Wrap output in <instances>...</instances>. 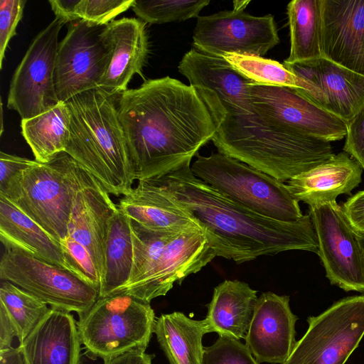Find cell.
I'll list each match as a JSON object with an SVG mask.
<instances>
[{"mask_svg":"<svg viewBox=\"0 0 364 364\" xmlns=\"http://www.w3.org/2000/svg\"><path fill=\"white\" fill-rule=\"evenodd\" d=\"M106 34L112 55L99 87L119 95L135 74L143 77L149 53L146 23L136 18L112 20L106 26Z\"/></svg>","mask_w":364,"mask_h":364,"instance_id":"obj_22","label":"cell"},{"mask_svg":"<svg viewBox=\"0 0 364 364\" xmlns=\"http://www.w3.org/2000/svg\"><path fill=\"white\" fill-rule=\"evenodd\" d=\"M117 205L134 225L145 230L175 234L192 227L200 228L155 178L139 181Z\"/></svg>","mask_w":364,"mask_h":364,"instance_id":"obj_21","label":"cell"},{"mask_svg":"<svg viewBox=\"0 0 364 364\" xmlns=\"http://www.w3.org/2000/svg\"><path fill=\"white\" fill-rule=\"evenodd\" d=\"M250 2V1H233V9L244 11Z\"/></svg>","mask_w":364,"mask_h":364,"instance_id":"obj_44","label":"cell"},{"mask_svg":"<svg viewBox=\"0 0 364 364\" xmlns=\"http://www.w3.org/2000/svg\"><path fill=\"white\" fill-rule=\"evenodd\" d=\"M36 163V160L0 152V191L3 190L10 179L20 171Z\"/></svg>","mask_w":364,"mask_h":364,"instance_id":"obj_38","label":"cell"},{"mask_svg":"<svg viewBox=\"0 0 364 364\" xmlns=\"http://www.w3.org/2000/svg\"><path fill=\"white\" fill-rule=\"evenodd\" d=\"M106 26L84 20L70 23L55 59L54 84L60 102L100 87L112 55Z\"/></svg>","mask_w":364,"mask_h":364,"instance_id":"obj_10","label":"cell"},{"mask_svg":"<svg viewBox=\"0 0 364 364\" xmlns=\"http://www.w3.org/2000/svg\"><path fill=\"white\" fill-rule=\"evenodd\" d=\"M356 235H357V237H358V242L360 243V247H361V250L363 252V258H364V234L356 232Z\"/></svg>","mask_w":364,"mask_h":364,"instance_id":"obj_45","label":"cell"},{"mask_svg":"<svg viewBox=\"0 0 364 364\" xmlns=\"http://www.w3.org/2000/svg\"><path fill=\"white\" fill-rule=\"evenodd\" d=\"M0 240L5 250H18L64 268L60 242L0 195Z\"/></svg>","mask_w":364,"mask_h":364,"instance_id":"obj_26","label":"cell"},{"mask_svg":"<svg viewBox=\"0 0 364 364\" xmlns=\"http://www.w3.org/2000/svg\"><path fill=\"white\" fill-rule=\"evenodd\" d=\"M26 1L0 0V68L9 42L16 34V27L21 20Z\"/></svg>","mask_w":364,"mask_h":364,"instance_id":"obj_36","label":"cell"},{"mask_svg":"<svg viewBox=\"0 0 364 364\" xmlns=\"http://www.w3.org/2000/svg\"><path fill=\"white\" fill-rule=\"evenodd\" d=\"M15 337H18L16 326L5 307L0 304V350L11 348Z\"/></svg>","mask_w":364,"mask_h":364,"instance_id":"obj_40","label":"cell"},{"mask_svg":"<svg viewBox=\"0 0 364 364\" xmlns=\"http://www.w3.org/2000/svg\"><path fill=\"white\" fill-rule=\"evenodd\" d=\"M78 0H50L48 2L55 15L64 23L78 21L76 16V6Z\"/></svg>","mask_w":364,"mask_h":364,"instance_id":"obj_42","label":"cell"},{"mask_svg":"<svg viewBox=\"0 0 364 364\" xmlns=\"http://www.w3.org/2000/svg\"><path fill=\"white\" fill-rule=\"evenodd\" d=\"M343 151L354 159L364 169V105L347 123Z\"/></svg>","mask_w":364,"mask_h":364,"instance_id":"obj_37","label":"cell"},{"mask_svg":"<svg viewBox=\"0 0 364 364\" xmlns=\"http://www.w3.org/2000/svg\"><path fill=\"white\" fill-rule=\"evenodd\" d=\"M279 42L272 14L255 16L235 9L199 16L193 35V48L214 56L237 53L262 57Z\"/></svg>","mask_w":364,"mask_h":364,"instance_id":"obj_12","label":"cell"},{"mask_svg":"<svg viewBox=\"0 0 364 364\" xmlns=\"http://www.w3.org/2000/svg\"><path fill=\"white\" fill-rule=\"evenodd\" d=\"M154 333L169 364H202V339L208 333L205 320L174 311L156 318Z\"/></svg>","mask_w":364,"mask_h":364,"instance_id":"obj_27","label":"cell"},{"mask_svg":"<svg viewBox=\"0 0 364 364\" xmlns=\"http://www.w3.org/2000/svg\"><path fill=\"white\" fill-rule=\"evenodd\" d=\"M0 364H26L20 346L0 350Z\"/></svg>","mask_w":364,"mask_h":364,"instance_id":"obj_43","label":"cell"},{"mask_svg":"<svg viewBox=\"0 0 364 364\" xmlns=\"http://www.w3.org/2000/svg\"><path fill=\"white\" fill-rule=\"evenodd\" d=\"M156 320L150 303L132 295L117 292L98 297L78 314L84 354L93 360H104L132 350H146Z\"/></svg>","mask_w":364,"mask_h":364,"instance_id":"obj_6","label":"cell"},{"mask_svg":"<svg viewBox=\"0 0 364 364\" xmlns=\"http://www.w3.org/2000/svg\"><path fill=\"white\" fill-rule=\"evenodd\" d=\"M134 0H78L77 20L105 25L119 14L132 7Z\"/></svg>","mask_w":364,"mask_h":364,"instance_id":"obj_35","label":"cell"},{"mask_svg":"<svg viewBox=\"0 0 364 364\" xmlns=\"http://www.w3.org/2000/svg\"><path fill=\"white\" fill-rule=\"evenodd\" d=\"M82 171L70 155L61 152L46 163L36 161L20 171L0 195L60 242L68 233Z\"/></svg>","mask_w":364,"mask_h":364,"instance_id":"obj_5","label":"cell"},{"mask_svg":"<svg viewBox=\"0 0 364 364\" xmlns=\"http://www.w3.org/2000/svg\"><path fill=\"white\" fill-rule=\"evenodd\" d=\"M3 103L2 102H1V134H2L3 132V106H2Z\"/></svg>","mask_w":364,"mask_h":364,"instance_id":"obj_46","label":"cell"},{"mask_svg":"<svg viewBox=\"0 0 364 364\" xmlns=\"http://www.w3.org/2000/svg\"><path fill=\"white\" fill-rule=\"evenodd\" d=\"M210 0H134L132 9L140 20L150 24L198 18Z\"/></svg>","mask_w":364,"mask_h":364,"instance_id":"obj_33","label":"cell"},{"mask_svg":"<svg viewBox=\"0 0 364 364\" xmlns=\"http://www.w3.org/2000/svg\"><path fill=\"white\" fill-rule=\"evenodd\" d=\"M119 97L97 87L66 102L70 125L65 152L109 194L123 196L136 178L119 118Z\"/></svg>","mask_w":364,"mask_h":364,"instance_id":"obj_4","label":"cell"},{"mask_svg":"<svg viewBox=\"0 0 364 364\" xmlns=\"http://www.w3.org/2000/svg\"><path fill=\"white\" fill-rule=\"evenodd\" d=\"M250 104L288 127L329 142L346 137L347 123L294 89L252 84Z\"/></svg>","mask_w":364,"mask_h":364,"instance_id":"obj_16","label":"cell"},{"mask_svg":"<svg viewBox=\"0 0 364 364\" xmlns=\"http://www.w3.org/2000/svg\"><path fill=\"white\" fill-rule=\"evenodd\" d=\"M290 53L284 62L295 63L322 56L321 0H293L287 5Z\"/></svg>","mask_w":364,"mask_h":364,"instance_id":"obj_30","label":"cell"},{"mask_svg":"<svg viewBox=\"0 0 364 364\" xmlns=\"http://www.w3.org/2000/svg\"><path fill=\"white\" fill-rule=\"evenodd\" d=\"M154 354L144 350H132L104 360L103 364H152Z\"/></svg>","mask_w":364,"mask_h":364,"instance_id":"obj_41","label":"cell"},{"mask_svg":"<svg viewBox=\"0 0 364 364\" xmlns=\"http://www.w3.org/2000/svg\"><path fill=\"white\" fill-rule=\"evenodd\" d=\"M284 65L319 91L313 102L346 123L364 105V76L323 56Z\"/></svg>","mask_w":364,"mask_h":364,"instance_id":"obj_19","label":"cell"},{"mask_svg":"<svg viewBox=\"0 0 364 364\" xmlns=\"http://www.w3.org/2000/svg\"><path fill=\"white\" fill-rule=\"evenodd\" d=\"M191 162L155 179L197 221L216 257L240 264L289 250L318 252L310 214L283 222L256 213L197 178Z\"/></svg>","mask_w":364,"mask_h":364,"instance_id":"obj_2","label":"cell"},{"mask_svg":"<svg viewBox=\"0 0 364 364\" xmlns=\"http://www.w3.org/2000/svg\"><path fill=\"white\" fill-rule=\"evenodd\" d=\"M132 265L130 220L117 208L107 229L99 297L110 295L125 286L130 279Z\"/></svg>","mask_w":364,"mask_h":364,"instance_id":"obj_28","label":"cell"},{"mask_svg":"<svg viewBox=\"0 0 364 364\" xmlns=\"http://www.w3.org/2000/svg\"><path fill=\"white\" fill-rule=\"evenodd\" d=\"M363 168L346 152L330 159L287 181L291 196L310 208L336 201L341 194H350L361 182Z\"/></svg>","mask_w":364,"mask_h":364,"instance_id":"obj_24","label":"cell"},{"mask_svg":"<svg viewBox=\"0 0 364 364\" xmlns=\"http://www.w3.org/2000/svg\"><path fill=\"white\" fill-rule=\"evenodd\" d=\"M202 364H259L248 347L239 340L220 336L204 347Z\"/></svg>","mask_w":364,"mask_h":364,"instance_id":"obj_34","label":"cell"},{"mask_svg":"<svg viewBox=\"0 0 364 364\" xmlns=\"http://www.w3.org/2000/svg\"><path fill=\"white\" fill-rule=\"evenodd\" d=\"M257 291L246 282L225 280L214 288L204 319L208 333L240 340L251 321Z\"/></svg>","mask_w":364,"mask_h":364,"instance_id":"obj_25","label":"cell"},{"mask_svg":"<svg viewBox=\"0 0 364 364\" xmlns=\"http://www.w3.org/2000/svg\"><path fill=\"white\" fill-rule=\"evenodd\" d=\"M118 114L138 181L161 177L191 161L216 132L195 88L169 76L121 93Z\"/></svg>","mask_w":364,"mask_h":364,"instance_id":"obj_1","label":"cell"},{"mask_svg":"<svg viewBox=\"0 0 364 364\" xmlns=\"http://www.w3.org/2000/svg\"><path fill=\"white\" fill-rule=\"evenodd\" d=\"M0 304L5 307L16 326L19 344L50 309L47 304L36 296L5 280L1 282Z\"/></svg>","mask_w":364,"mask_h":364,"instance_id":"obj_32","label":"cell"},{"mask_svg":"<svg viewBox=\"0 0 364 364\" xmlns=\"http://www.w3.org/2000/svg\"><path fill=\"white\" fill-rule=\"evenodd\" d=\"M322 56L364 76V0H321Z\"/></svg>","mask_w":364,"mask_h":364,"instance_id":"obj_18","label":"cell"},{"mask_svg":"<svg viewBox=\"0 0 364 364\" xmlns=\"http://www.w3.org/2000/svg\"><path fill=\"white\" fill-rule=\"evenodd\" d=\"M215 257L203 231L196 227L188 228L171 238L141 276L114 293H126L150 303L165 296L175 283L181 284L201 270Z\"/></svg>","mask_w":364,"mask_h":364,"instance_id":"obj_14","label":"cell"},{"mask_svg":"<svg viewBox=\"0 0 364 364\" xmlns=\"http://www.w3.org/2000/svg\"><path fill=\"white\" fill-rule=\"evenodd\" d=\"M326 277L346 291L364 292V258L356 232L336 201L310 208Z\"/></svg>","mask_w":364,"mask_h":364,"instance_id":"obj_13","label":"cell"},{"mask_svg":"<svg viewBox=\"0 0 364 364\" xmlns=\"http://www.w3.org/2000/svg\"><path fill=\"white\" fill-rule=\"evenodd\" d=\"M81 345L73 314L52 308L19 344L26 364H82Z\"/></svg>","mask_w":364,"mask_h":364,"instance_id":"obj_23","label":"cell"},{"mask_svg":"<svg viewBox=\"0 0 364 364\" xmlns=\"http://www.w3.org/2000/svg\"><path fill=\"white\" fill-rule=\"evenodd\" d=\"M194 175L245 208L279 221L295 222L304 215L287 185L220 152L196 155Z\"/></svg>","mask_w":364,"mask_h":364,"instance_id":"obj_7","label":"cell"},{"mask_svg":"<svg viewBox=\"0 0 364 364\" xmlns=\"http://www.w3.org/2000/svg\"><path fill=\"white\" fill-rule=\"evenodd\" d=\"M117 210L109 193L85 169L73 203L67 235L90 253L102 277L105 247L111 217Z\"/></svg>","mask_w":364,"mask_h":364,"instance_id":"obj_20","label":"cell"},{"mask_svg":"<svg viewBox=\"0 0 364 364\" xmlns=\"http://www.w3.org/2000/svg\"><path fill=\"white\" fill-rule=\"evenodd\" d=\"M70 125V109L63 102L44 113L21 119V134L36 161L46 163L65 151Z\"/></svg>","mask_w":364,"mask_h":364,"instance_id":"obj_29","label":"cell"},{"mask_svg":"<svg viewBox=\"0 0 364 364\" xmlns=\"http://www.w3.org/2000/svg\"><path fill=\"white\" fill-rule=\"evenodd\" d=\"M341 208L352 228L364 234V190L348 198Z\"/></svg>","mask_w":364,"mask_h":364,"instance_id":"obj_39","label":"cell"},{"mask_svg":"<svg viewBox=\"0 0 364 364\" xmlns=\"http://www.w3.org/2000/svg\"><path fill=\"white\" fill-rule=\"evenodd\" d=\"M222 57L237 72L255 84L289 87L312 102L319 96V91L316 87L296 76L278 61L261 56L237 53H226Z\"/></svg>","mask_w":364,"mask_h":364,"instance_id":"obj_31","label":"cell"},{"mask_svg":"<svg viewBox=\"0 0 364 364\" xmlns=\"http://www.w3.org/2000/svg\"><path fill=\"white\" fill-rule=\"evenodd\" d=\"M297 319L289 296L267 291L257 298L245 340L259 364H283L288 359L296 343Z\"/></svg>","mask_w":364,"mask_h":364,"instance_id":"obj_17","label":"cell"},{"mask_svg":"<svg viewBox=\"0 0 364 364\" xmlns=\"http://www.w3.org/2000/svg\"><path fill=\"white\" fill-rule=\"evenodd\" d=\"M64 21L55 17L33 39L11 80L7 107L21 119L44 113L57 105L54 71L58 36Z\"/></svg>","mask_w":364,"mask_h":364,"instance_id":"obj_11","label":"cell"},{"mask_svg":"<svg viewBox=\"0 0 364 364\" xmlns=\"http://www.w3.org/2000/svg\"><path fill=\"white\" fill-rule=\"evenodd\" d=\"M227 117L215 123L212 139L218 152L282 182L330 159L331 142L302 134L262 109Z\"/></svg>","mask_w":364,"mask_h":364,"instance_id":"obj_3","label":"cell"},{"mask_svg":"<svg viewBox=\"0 0 364 364\" xmlns=\"http://www.w3.org/2000/svg\"><path fill=\"white\" fill-rule=\"evenodd\" d=\"M178 70L197 91L215 124L227 117L251 113L250 88L254 82L223 57L191 48L181 58Z\"/></svg>","mask_w":364,"mask_h":364,"instance_id":"obj_15","label":"cell"},{"mask_svg":"<svg viewBox=\"0 0 364 364\" xmlns=\"http://www.w3.org/2000/svg\"><path fill=\"white\" fill-rule=\"evenodd\" d=\"M1 280L9 281L52 309L77 314L98 299L100 290L70 271L18 250H6L0 261Z\"/></svg>","mask_w":364,"mask_h":364,"instance_id":"obj_9","label":"cell"},{"mask_svg":"<svg viewBox=\"0 0 364 364\" xmlns=\"http://www.w3.org/2000/svg\"><path fill=\"white\" fill-rule=\"evenodd\" d=\"M307 322L283 364H345L364 336V294L340 299Z\"/></svg>","mask_w":364,"mask_h":364,"instance_id":"obj_8","label":"cell"}]
</instances>
